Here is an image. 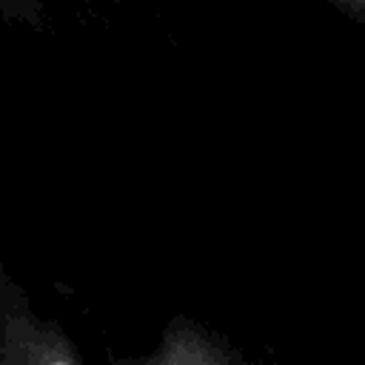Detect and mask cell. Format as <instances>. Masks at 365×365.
Returning <instances> with one entry per match:
<instances>
[{
  "mask_svg": "<svg viewBox=\"0 0 365 365\" xmlns=\"http://www.w3.org/2000/svg\"><path fill=\"white\" fill-rule=\"evenodd\" d=\"M0 365H83L66 331L34 311L6 268L0 271Z\"/></svg>",
  "mask_w": 365,
  "mask_h": 365,
  "instance_id": "1",
  "label": "cell"
},
{
  "mask_svg": "<svg viewBox=\"0 0 365 365\" xmlns=\"http://www.w3.org/2000/svg\"><path fill=\"white\" fill-rule=\"evenodd\" d=\"M111 365H254L222 334L191 319L174 317L154 348L137 356H117Z\"/></svg>",
  "mask_w": 365,
  "mask_h": 365,
  "instance_id": "2",
  "label": "cell"
}]
</instances>
